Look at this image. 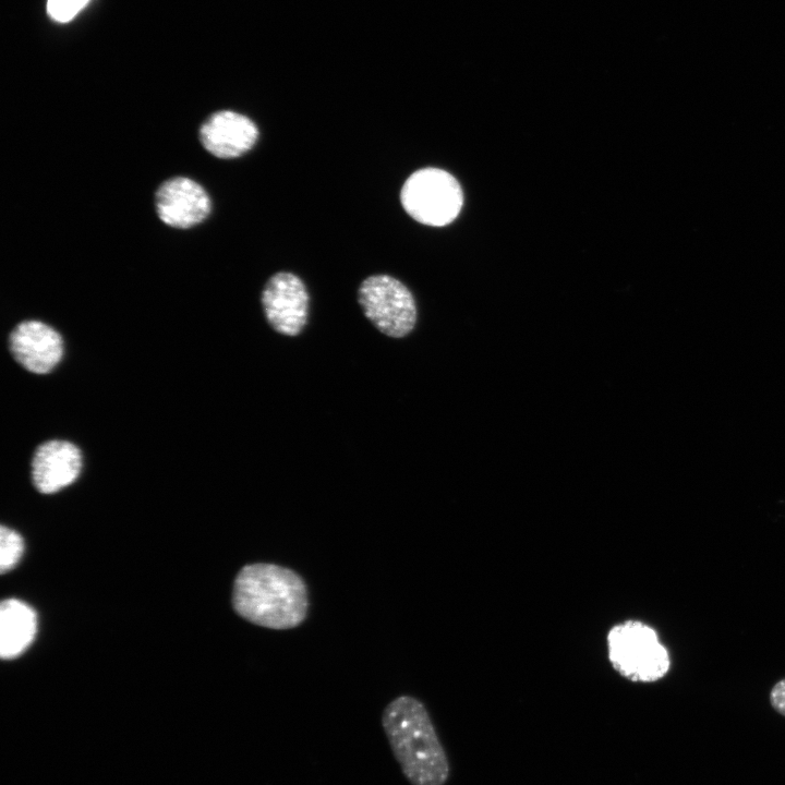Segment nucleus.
<instances>
[{
	"instance_id": "7ed1b4c3",
	"label": "nucleus",
	"mask_w": 785,
	"mask_h": 785,
	"mask_svg": "<svg viewBox=\"0 0 785 785\" xmlns=\"http://www.w3.org/2000/svg\"><path fill=\"white\" fill-rule=\"evenodd\" d=\"M607 650L613 667L631 681H656L671 667L669 654L656 631L639 620H626L612 627Z\"/></svg>"
},
{
	"instance_id": "f257e3e1",
	"label": "nucleus",
	"mask_w": 785,
	"mask_h": 785,
	"mask_svg": "<svg viewBox=\"0 0 785 785\" xmlns=\"http://www.w3.org/2000/svg\"><path fill=\"white\" fill-rule=\"evenodd\" d=\"M231 602L240 617L274 630L300 626L309 611L304 579L291 568L270 563L243 566L235 576Z\"/></svg>"
},
{
	"instance_id": "39448f33",
	"label": "nucleus",
	"mask_w": 785,
	"mask_h": 785,
	"mask_svg": "<svg viewBox=\"0 0 785 785\" xmlns=\"http://www.w3.org/2000/svg\"><path fill=\"white\" fill-rule=\"evenodd\" d=\"M358 300L365 317L382 334L391 338L409 335L416 323V305L410 290L388 275L364 279Z\"/></svg>"
},
{
	"instance_id": "4468645a",
	"label": "nucleus",
	"mask_w": 785,
	"mask_h": 785,
	"mask_svg": "<svg viewBox=\"0 0 785 785\" xmlns=\"http://www.w3.org/2000/svg\"><path fill=\"white\" fill-rule=\"evenodd\" d=\"M770 702L778 713L785 715V678L773 686L770 692Z\"/></svg>"
},
{
	"instance_id": "9b49d317",
	"label": "nucleus",
	"mask_w": 785,
	"mask_h": 785,
	"mask_svg": "<svg viewBox=\"0 0 785 785\" xmlns=\"http://www.w3.org/2000/svg\"><path fill=\"white\" fill-rule=\"evenodd\" d=\"M36 613L22 601L8 599L0 605V655L11 660L23 653L34 640Z\"/></svg>"
},
{
	"instance_id": "20e7f679",
	"label": "nucleus",
	"mask_w": 785,
	"mask_h": 785,
	"mask_svg": "<svg viewBox=\"0 0 785 785\" xmlns=\"http://www.w3.org/2000/svg\"><path fill=\"white\" fill-rule=\"evenodd\" d=\"M400 201L407 214L420 224L442 227L452 222L463 205L458 180L434 167L422 168L404 181Z\"/></svg>"
},
{
	"instance_id": "1a4fd4ad",
	"label": "nucleus",
	"mask_w": 785,
	"mask_h": 785,
	"mask_svg": "<svg viewBox=\"0 0 785 785\" xmlns=\"http://www.w3.org/2000/svg\"><path fill=\"white\" fill-rule=\"evenodd\" d=\"M257 138L256 124L249 117L231 110L214 112L200 129L203 147L222 159L240 157L254 146Z\"/></svg>"
},
{
	"instance_id": "f03ea898",
	"label": "nucleus",
	"mask_w": 785,
	"mask_h": 785,
	"mask_svg": "<svg viewBox=\"0 0 785 785\" xmlns=\"http://www.w3.org/2000/svg\"><path fill=\"white\" fill-rule=\"evenodd\" d=\"M382 725L392 754L411 785H445L449 762L424 704L399 696L384 709Z\"/></svg>"
},
{
	"instance_id": "6e6552de",
	"label": "nucleus",
	"mask_w": 785,
	"mask_h": 785,
	"mask_svg": "<svg viewBox=\"0 0 785 785\" xmlns=\"http://www.w3.org/2000/svg\"><path fill=\"white\" fill-rule=\"evenodd\" d=\"M13 358L35 374L49 373L61 360L63 341L59 333L39 321L19 324L10 335Z\"/></svg>"
},
{
	"instance_id": "ddd939ff",
	"label": "nucleus",
	"mask_w": 785,
	"mask_h": 785,
	"mask_svg": "<svg viewBox=\"0 0 785 785\" xmlns=\"http://www.w3.org/2000/svg\"><path fill=\"white\" fill-rule=\"evenodd\" d=\"M90 0H47V13L58 23L72 21Z\"/></svg>"
},
{
	"instance_id": "9d476101",
	"label": "nucleus",
	"mask_w": 785,
	"mask_h": 785,
	"mask_svg": "<svg viewBox=\"0 0 785 785\" xmlns=\"http://www.w3.org/2000/svg\"><path fill=\"white\" fill-rule=\"evenodd\" d=\"M82 469L80 449L67 440H48L38 446L32 460V480L43 494H51L73 483Z\"/></svg>"
},
{
	"instance_id": "0eeeda50",
	"label": "nucleus",
	"mask_w": 785,
	"mask_h": 785,
	"mask_svg": "<svg viewBox=\"0 0 785 785\" xmlns=\"http://www.w3.org/2000/svg\"><path fill=\"white\" fill-rule=\"evenodd\" d=\"M155 205L164 224L180 229L198 225L210 213L207 192L186 177H174L161 183L155 195Z\"/></svg>"
},
{
	"instance_id": "423d86ee",
	"label": "nucleus",
	"mask_w": 785,
	"mask_h": 785,
	"mask_svg": "<svg viewBox=\"0 0 785 785\" xmlns=\"http://www.w3.org/2000/svg\"><path fill=\"white\" fill-rule=\"evenodd\" d=\"M262 305L270 327L285 336L301 334L307 322L309 293L294 274L279 271L266 282Z\"/></svg>"
},
{
	"instance_id": "f8f14e48",
	"label": "nucleus",
	"mask_w": 785,
	"mask_h": 785,
	"mask_svg": "<svg viewBox=\"0 0 785 785\" xmlns=\"http://www.w3.org/2000/svg\"><path fill=\"white\" fill-rule=\"evenodd\" d=\"M24 542L14 530L4 526L0 529V570L2 573L11 570L22 557Z\"/></svg>"
}]
</instances>
